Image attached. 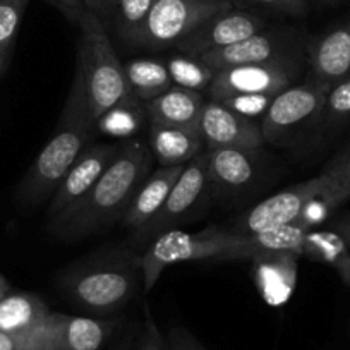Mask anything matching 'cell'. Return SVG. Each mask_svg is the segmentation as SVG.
Wrapping results in <instances>:
<instances>
[{"mask_svg":"<svg viewBox=\"0 0 350 350\" xmlns=\"http://www.w3.org/2000/svg\"><path fill=\"white\" fill-rule=\"evenodd\" d=\"M302 221L258 234L206 228L198 234L184 230L165 232L141 254L144 291H151L172 265L200 259H258L280 254H302L308 232Z\"/></svg>","mask_w":350,"mask_h":350,"instance_id":"cell-1","label":"cell"},{"mask_svg":"<svg viewBox=\"0 0 350 350\" xmlns=\"http://www.w3.org/2000/svg\"><path fill=\"white\" fill-rule=\"evenodd\" d=\"M153 160L150 143L143 137L124 143L95 186L50 220V232L64 241H76L122 220L136 191L150 175Z\"/></svg>","mask_w":350,"mask_h":350,"instance_id":"cell-2","label":"cell"},{"mask_svg":"<svg viewBox=\"0 0 350 350\" xmlns=\"http://www.w3.org/2000/svg\"><path fill=\"white\" fill-rule=\"evenodd\" d=\"M141 284V256L131 245L102 249L57 275V287L67 301L93 314L119 311L136 295Z\"/></svg>","mask_w":350,"mask_h":350,"instance_id":"cell-3","label":"cell"},{"mask_svg":"<svg viewBox=\"0 0 350 350\" xmlns=\"http://www.w3.org/2000/svg\"><path fill=\"white\" fill-rule=\"evenodd\" d=\"M95 124L83 81L76 70L53 136L40 151L18 186V200L23 204L36 206L53 196L67 170L92 139Z\"/></svg>","mask_w":350,"mask_h":350,"instance_id":"cell-4","label":"cell"},{"mask_svg":"<svg viewBox=\"0 0 350 350\" xmlns=\"http://www.w3.org/2000/svg\"><path fill=\"white\" fill-rule=\"evenodd\" d=\"M76 70L83 81L88 105L93 119L98 122L105 113L133 98L127 84L126 69L116 52L105 26L93 12L84 11L77 19Z\"/></svg>","mask_w":350,"mask_h":350,"instance_id":"cell-5","label":"cell"},{"mask_svg":"<svg viewBox=\"0 0 350 350\" xmlns=\"http://www.w3.org/2000/svg\"><path fill=\"white\" fill-rule=\"evenodd\" d=\"M234 8L232 0H154L129 45L150 50L172 49L201 23Z\"/></svg>","mask_w":350,"mask_h":350,"instance_id":"cell-6","label":"cell"},{"mask_svg":"<svg viewBox=\"0 0 350 350\" xmlns=\"http://www.w3.org/2000/svg\"><path fill=\"white\" fill-rule=\"evenodd\" d=\"M329 86L311 79L291 86L271 100L261 119V134L265 143L284 144L299 131L321 119Z\"/></svg>","mask_w":350,"mask_h":350,"instance_id":"cell-7","label":"cell"},{"mask_svg":"<svg viewBox=\"0 0 350 350\" xmlns=\"http://www.w3.org/2000/svg\"><path fill=\"white\" fill-rule=\"evenodd\" d=\"M206 167V151L198 154L186 165L179 180L172 187L170 194L160 210L136 232H131L129 245L133 249H146L157 237L174 230L175 225L186 220L194 206L200 204L210 189Z\"/></svg>","mask_w":350,"mask_h":350,"instance_id":"cell-8","label":"cell"},{"mask_svg":"<svg viewBox=\"0 0 350 350\" xmlns=\"http://www.w3.org/2000/svg\"><path fill=\"white\" fill-rule=\"evenodd\" d=\"M302 57L237 66L215 74L206 92L211 100L225 102L237 96H277L292 86L301 72Z\"/></svg>","mask_w":350,"mask_h":350,"instance_id":"cell-9","label":"cell"},{"mask_svg":"<svg viewBox=\"0 0 350 350\" xmlns=\"http://www.w3.org/2000/svg\"><path fill=\"white\" fill-rule=\"evenodd\" d=\"M306 40L299 29H271L256 33L242 42L224 49L211 50L198 59L210 67L215 74L237 66H252L271 60L292 59L306 55Z\"/></svg>","mask_w":350,"mask_h":350,"instance_id":"cell-10","label":"cell"},{"mask_svg":"<svg viewBox=\"0 0 350 350\" xmlns=\"http://www.w3.org/2000/svg\"><path fill=\"white\" fill-rule=\"evenodd\" d=\"M323 189H325V179L321 174L301 184H295L256 204L239 220L232 232L258 234V232L273 230L294 224L301 218L306 206L323 193Z\"/></svg>","mask_w":350,"mask_h":350,"instance_id":"cell-11","label":"cell"},{"mask_svg":"<svg viewBox=\"0 0 350 350\" xmlns=\"http://www.w3.org/2000/svg\"><path fill=\"white\" fill-rule=\"evenodd\" d=\"M267 28V21L244 9H228L201 23L194 31L180 40L175 50L187 57H200L211 50L242 42Z\"/></svg>","mask_w":350,"mask_h":350,"instance_id":"cell-12","label":"cell"},{"mask_svg":"<svg viewBox=\"0 0 350 350\" xmlns=\"http://www.w3.org/2000/svg\"><path fill=\"white\" fill-rule=\"evenodd\" d=\"M122 144H103L96 143L84 148L83 153L77 157L72 167L67 170L66 177L60 180L59 187L50 198L46 217L49 220L55 218L69 206H72L77 200L84 196L88 191L96 184V180L103 175V172L112 165L119 154Z\"/></svg>","mask_w":350,"mask_h":350,"instance_id":"cell-13","label":"cell"},{"mask_svg":"<svg viewBox=\"0 0 350 350\" xmlns=\"http://www.w3.org/2000/svg\"><path fill=\"white\" fill-rule=\"evenodd\" d=\"M201 133L208 150L239 148V150L258 151L265 144L261 126L254 119L235 112L217 100H210L204 105Z\"/></svg>","mask_w":350,"mask_h":350,"instance_id":"cell-14","label":"cell"},{"mask_svg":"<svg viewBox=\"0 0 350 350\" xmlns=\"http://www.w3.org/2000/svg\"><path fill=\"white\" fill-rule=\"evenodd\" d=\"M306 59L311 79L332 88L350 74V19L321 36L308 40Z\"/></svg>","mask_w":350,"mask_h":350,"instance_id":"cell-15","label":"cell"},{"mask_svg":"<svg viewBox=\"0 0 350 350\" xmlns=\"http://www.w3.org/2000/svg\"><path fill=\"white\" fill-rule=\"evenodd\" d=\"M204 105L203 93L174 84L163 95L146 103V113L151 126L201 127Z\"/></svg>","mask_w":350,"mask_h":350,"instance_id":"cell-16","label":"cell"},{"mask_svg":"<svg viewBox=\"0 0 350 350\" xmlns=\"http://www.w3.org/2000/svg\"><path fill=\"white\" fill-rule=\"evenodd\" d=\"M186 165L160 167L153 174L148 175L146 180L136 191L133 201H131L122 220H120L122 227L131 232H136L137 228L143 227L165 203L172 187L175 186V183L179 180L180 174L186 168Z\"/></svg>","mask_w":350,"mask_h":350,"instance_id":"cell-17","label":"cell"},{"mask_svg":"<svg viewBox=\"0 0 350 350\" xmlns=\"http://www.w3.org/2000/svg\"><path fill=\"white\" fill-rule=\"evenodd\" d=\"M258 151L239 148H211L206 150L208 179L211 187L224 191L244 189L258 175Z\"/></svg>","mask_w":350,"mask_h":350,"instance_id":"cell-18","label":"cell"},{"mask_svg":"<svg viewBox=\"0 0 350 350\" xmlns=\"http://www.w3.org/2000/svg\"><path fill=\"white\" fill-rule=\"evenodd\" d=\"M148 143L160 167L189 163L206 146L201 127H161L151 124Z\"/></svg>","mask_w":350,"mask_h":350,"instance_id":"cell-19","label":"cell"},{"mask_svg":"<svg viewBox=\"0 0 350 350\" xmlns=\"http://www.w3.org/2000/svg\"><path fill=\"white\" fill-rule=\"evenodd\" d=\"M113 323L55 311V350H100Z\"/></svg>","mask_w":350,"mask_h":350,"instance_id":"cell-20","label":"cell"},{"mask_svg":"<svg viewBox=\"0 0 350 350\" xmlns=\"http://www.w3.org/2000/svg\"><path fill=\"white\" fill-rule=\"evenodd\" d=\"M153 4L154 0H100L95 16L105 26L107 33L129 43Z\"/></svg>","mask_w":350,"mask_h":350,"instance_id":"cell-21","label":"cell"},{"mask_svg":"<svg viewBox=\"0 0 350 350\" xmlns=\"http://www.w3.org/2000/svg\"><path fill=\"white\" fill-rule=\"evenodd\" d=\"M131 95L141 102H151L168 92L174 83L167 66L154 59H136L124 66Z\"/></svg>","mask_w":350,"mask_h":350,"instance_id":"cell-22","label":"cell"},{"mask_svg":"<svg viewBox=\"0 0 350 350\" xmlns=\"http://www.w3.org/2000/svg\"><path fill=\"white\" fill-rule=\"evenodd\" d=\"M302 254L332 267L345 285H350V247L335 230H309Z\"/></svg>","mask_w":350,"mask_h":350,"instance_id":"cell-23","label":"cell"},{"mask_svg":"<svg viewBox=\"0 0 350 350\" xmlns=\"http://www.w3.org/2000/svg\"><path fill=\"white\" fill-rule=\"evenodd\" d=\"M325 179V189L319 194L329 211L350 200V146L336 154L321 172Z\"/></svg>","mask_w":350,"mask_h":350,"instance_id":"cell-24","label":"cell"},{"mask_svg":"<svg viewBox=\"0 0 350 350\" xmlns=\"http://www.w3.org/2000/svg\"><path fill=\"white\" fill-rule=\"evenodd\" d=\"M29 0H0V79L8 72L21 19Z\"/></svg>","mask_w":350,"mask_h":350,"instance_id":"cell-25","label":"cell"},{"mask_svg":"<svg viewBox=\"0 0 350 350\" xmlns=\"http://www.w3.org/2000/svg\"><path fill=\"white\" fill-rule=\"evenodd\" d=\"M167 69L172 83L200 93H203V90H208L215 77L213 70L204 66L198 57H187L183 53L172 57L167 64Z\"/></svg>","mask_w":350,"mask_h":350,"instance_id":"cell-26","label":"cell"},{"mask_svg":"<svg viewBox=\"0 0 350 350\" xmlns=\"http://www.w3.org/2000/svg\"><path fill=\"white\" fill-rule=\"evenodd\" d=\"M321 117L329 129L350 122V74L329 88Z\"/></svg>","mask_w":350,"mask_h":350,"instance_id":"cell-27","label":"cell"},{"mask_svg":"<svg viewBox=\"0 0 350 350\" xmlns=\"http://www.w3.org/2000/svg\"><path fill=\"white\" fill-rule=\"evenodd\" d=\"M235 2H245L249 5H256L265 11L277 12L284 16H294V18H302L308 14L309 2L308 0H232Z\"/></svg>","mask_w":350,"mask_h":350,"instance_id":"cell-28","label":"cell"},{"mask_svg":"<svg viewBox=\"0 0 350 350\" xmlns=\"http://www.w3.org/2000/svg\"><path fill=\"white\" fill-rule=\"evenodd\" d=\"M137 350H168L167 340L161 336L160 329H158L151 314H146V332H144V336Z\"/></svg>","mask_w":350,"mask_h":350,"instance_id":"cell-29","label":"cell"},{"mask_svg":"<svg viewBox=\"0 0 350 350\" xmlns=\"http://www.w3.org/2000/svg\"><path fill=\"white\" fill-rule=\"evenodd\" d=\"M168 350H206L189 332L184 328H174L167 338Z\"/></svg>","mask_w":350,"mask_h":350,"instance_id":"cell-30","label":"cell"},{"mask_svg":"<svg viewBox=\"0 0 350 350\" xmlns=\"http://www.w3.org/2000/svg\"><path fill=\"white\" fill-rule=\"evenodd\" d=\"M59 11L66 16L69 21L77 23V19L81 18L86 8H84V0H60Z\"/></svg>","mask_w":350,"mask_h":350,"instance_id":"cell-31","label":"cell"},{"mask_svg":"<svg viewBox=\"0 0 350 350\" xmlns=\"http://www.w3.org/2000/svg\"><path fill=\"white\" fill-rule=\"evenodd\" d=\"M329 228L335 230L338 235H342L343 241H345L350 247V211L349 213H343L340 215V217H336Z\"/></svg>","mask_w":350,"mask_h":350,"instance_id":"cell-32","label":"cell"},{"mask_svg":"<svg viewBox=\"0 0 350 350\" xmlns=\"http://www.w3.org/2000/svg\"><path fill=\"white\" fill-rule=\"evenodd\" d=\"M9 292H11V284L5 280V277H2V275H0V301L8 297Z\"/></svg>","mask_w":350,"mask_h":350,"instance_id":"cell-33","label":"cell"},{"mask_svg":"<svg viewBox=\"0 0 350 350\" xmlns=\"http://www.w3.org/2000/svg\"><path fill=\"white\" fill-rule=\"evenodd\" d=\"M98 4L100 0H84V8H86V11L93 12V14H95L96 9H98Z\"/></svg>","mask_w":350,"mask_h":350,"instance_id":"cell-34","label":"cell"},{"mask_svg":"<svg viewBox=\"0 0 350 350\" xmlns=\"http://www.w3.org/2000/svg\"><path fill=\"white\" fill-rule=\"evenodd\" d=\"M318 2H321V4H326V5H336L340 4L342 0H318Z\"/></svg>","mask_w":350,"mask_h":350,"instance_id":"cell-35","label":"cell"},{"mask_svg":"<svg viewBox=\"0 0 350 350\" xmlns=\"http://www.w3.org/2000/svg\"><path fill=\"white\" fill-rule=\"evenodd\" d=\"M49 2H50V4H52V5H55L57 9L60 8V0H49Z\"/></svg>","mask_w":350,"mask_h":350,"instance_id":"cell-36","label":"cell"}]
</instances>
